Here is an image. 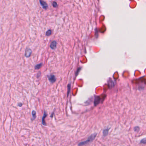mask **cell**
I'll list each match as a JSON object with an SVG mask.
<instances>
[{
    "instance_id": "cell-2",
    "label": "cell",
    "mask_w": 146,
    "mask_h": 146,
    "mask_svg": "<svg viewBox=\"0 0 146 146\" xmlns=\"http://www.w3.org/2000/svg\"><path fill=\"white\" fill-rule=\"evenodd\" d=\"M32 50L30 48H27L25 52V56L26 57H29L31 55Z\"/></svg>"
},
{
    "instance_id": "cell-6",
    "label": "cell",
    "mask_w": 146,
    "mask_h": 146,
    "mask_svg": "<svg viewBox=\"0 0 146 146\" xmlns=\"http://www.w3.org/2000/svg\"><path fill=\"white\" fill-rule=\"evenodd\" d=\"M47 113H46L45 111H44L42 121V123L43 126H46V123H45V118H46V117L47 116Z\"/></svg>"
},
{
    "instance_id": "cell-12",
    "label": "cell",
    "mask_w": 146,
    "mask_h": 146,
    "mask_svg": "<svg viewBox=\"0 0 146 146\" xmlns=\"http://www.w3.org/2000/svg\"><path fill=\"white\" fill-rule=\"evenodd\" d=\"M70 87H71V85L70 84H69L68 85V91H67V97H68V96L69 95V92H70Z\"/></svg>"
},
{
    "instance_id": "cell-5",
    "label": "cell",
    "mask_w": 146,
    "mask_h": 146,
    "mask_svg": "<svg viewBox=\"0 0 146 146\" xmlns=\"http://www.w3.org/2000/svg\"><path fill=\"white\" fill-rule=\"evenodd\" d=\"M57 43L56 41H53L51 43L50 47L51 48V49L55 50L57 47Z\"/></svg>"
},
{
    "instance_id": "cell-9",
    "label": "cell",
    "mask_w": 146,
    "mask_h": 146,
    "mask_svg": "<svg viewBox=\"0 0 146 146\" xmlns=\"http://www.w3.org/2000/svg\"><path fill=\"white\" fill-rule=\"evenodd\" d=\"M42 66V63H39V64H36V65L35 66V69H40V68Z\"/></svg>"
},
{
    "instance_id": "cell-13",
    "label": "cell",
    "mask_w": 146,
    "mask_h": 146,
    "mask_svg": "<svg viewBox=\"0 0 146 146\" xmlns=\"http://www.w3.org/2000/svg\"><path fill=\"white\" fill-rule=\"evenodd\" d=\"M52 5L54 7H57V6H58V4H57V2L54 1L52 3Z\"/></svg>"
},
{
    "instance_id": "cell-8",
    "label": "cell",
    "mask_w": 146,
    "mask_h": 146,
    "mask_svg": "<svg viewBox=\"0 0 146 146\" xmlns=\"http://www.w3.org/2000/svg\"><path fill=\"white\" fill-rule=\"evenodd\" d=\"M109 128H106L103 131V134L104 136H106L109 134Z\"/></svg>"
},
{
    "instance_id": "cell-14",
    "label": "cell",
    "mask_w": 146,
    "mask_h": 146,
    "mask_svg": "<svg viewBox=\"0 0 146 146\" xmlns=\"http://www.w3.org/2000/svg\"><path fill=\"white\" fill-rule=\"evenodd\" d=\"M140 143H142V144H145V143H146V138H144V139H143V140H141Z\"/></svg>"
},
{
    "instance_id": "cell-11",
    "label": "cell",
    "mask_w": 146,
    "mask_h": 146,
    "mask_svg": "<svg viewBox=\"0 0 146 146\" xmlns=\"http://www.w3.org/2000/svg\"><path fill=\"white\" fill-rule=\"evenodd\" d=\"M52 34V30H49L46 32V35L47 36H49Z\"/></svg>"
},
{
    "instance_id": "cell-1",
    "label": "cell",
    "mask_w": 146,
    "mask_h": 146,
    "mask_svg": "<svg viewBox=\"0 0 146 146\" xmlns=\"http://www.w3.org/2000/svg\"><path fill=\"white\" fill-rule=\"evenodd\" d=\"M97 133H94L93 134H91V136H89L87 140L80 142L79 144H78V145L79 146H84V145H85L86 144H88L90 142H92L93 140L95 139V138H96V137L97 136Z\"/></svg>"
},
{
    "instance_id": "cell-15",
    "label": "cell",
    "mask_w": 146,
    "mask_h": 146,
    "mask_svg": "<svg viewBox=\"0 0 146 146\" xmlns=\"http://www.w3.org/2000/svg\"><path fill=\"white\" fill-rule=\"evenodd\" d=\"M18 105L19 106H22V104L21 103H19L18 104Z\"/></svg>"
},
{
    "instance_id": "cell-4",
    "label": "cell",
    "mask_w": 146,
    "mask_h": 146,
    "mask_svg": "<svg viewBox=\"0 0 146 146\" xmlns=\"http://www.w3.org/2000/svg\"><path fill=\"white\" fill-rule=\"evenodd\" d=\"M40 4L42 6V7H43V9L45 10H47V8H48V5L47 4V3L45 2V1L43 0H40Z\"/></svg>"
},
{
    "instance_id": "cell-3",
    "label": "cell",
    "mask_w": 146,
    "mask_h": 146,
    "mask_svg": "<svg viewBox=\"0 0 146 146\" xmlns=\"http://www.w3.org/2000/svg\"><path fill=\"white\" fill-rule=\"evenodd\" d=\"M48 78L49 80L50 81V82H51V83H53L55 82V75H48Z\"/></svg>"
},
{
    "instance_id": "cell-10",
    "label": "cell",
    "mask_w": 146,
    "mask_h": 146,
    "mask_svg": "<svg viewBox=\"0 0 146 146\" xmlns=\"http://www.w3.org/2000/svg\"><path fill=\"white\" fill-rule=\"evenodd\" d=\"M32 116L33 117V119L34 120L36 117V112L35 111H33L32 112Z\"/></svg>"
},
{
    "instance_id": "cell-7",
    "label": "cell",
    "mask_w": 146,
    "mask_h": 146,
    "mask_svg": "<svg viewBox=\"0 0 146 146\" xmlns=\"http://www.w3.org/2000/svg\"><path fill=\"white\" fill-rule=\"evenodd\" d=\"M100 101V98L99 97H95L94 100V105L95 106L98 105Z\"/></svg>"
}]
</instances>
